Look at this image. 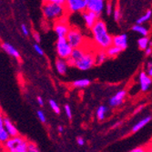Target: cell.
<instances>
[{
    "label": "cell",
    "mask_w": 152,
    "mask_h": 152,
    "mask_svg": "<svg viewBox=\"0 0 152 152\" xmlns=\"http://www.w3.org/2000/svg\"><path fill=\"white\" fill-rule=\"evenodd\" d=\"M93 39L96 45L100 49L106 50L113 45V37L107 32V26L102 20H98L91 28Z\"/></svg>",
    "instance_id": "obj_1"
},
{
    "label": "cell",
    "mask_w": 152,
    "mask_h": 152,
    "mask_svg": "<svg viewBox=\"0 0 152 152\" xmlns=\"http://www.w3.org/2000/svg\"><path fill=\"white\" fill-rule=\"evenodd\" d=\"M66 7L64 5L56 4L44 1V4L42 6V12L46 19L48 20H57L63 17Z\"/></svg>",
    "instance_id": "obj_2"
},
{
    "label": "cell",
    "mask_w": 152,
    "mask_h": 152,
    "mask_svg": "<svg viewBox=\"0 0 152 152\" xmlns=\"http://www.w3.org/2000/svg\"><path fill=\"white\" fill-rule=\"evenodd\" d=\"M4 147L10 152H26L28 142L24 140L22 137L16 136L11 137L8 140L4 143Z\"/></svg>",
    "instance_id": "obj_3"
},
{
    "label": "cell",
    "mask_w": 152,
    "mask_h": 152,
    "mask_svg": "<svg viewBox=\"0 0 152 152\" xmlns=\"http://www.w3.org/2000/svg\"><path fill=\"white\" fill-rule=\"evenodd\" d=\"M96 55L92 51H86L83 56L75 61L74 66L80 70H88L91 68L94 65H96Z\"/></svg>",
    "instance_id": "obj_4"
},
{
    "label": "cell",
    "mask_w": 152,
    "mask_h": 152,
    "mask_svg": "<svg viewBox=\"0 0 152 152\" xmlns=\"http://www.w3.org/2000/svg\"><path fill=\"white\" fill-rule=\"evenodd\" d=\"M73 47L68 43L66 37H59L57 41V53L58 57L64 59H67L71 56Z\"/></svg>",
    "instance_id": "obj_5"
},
{
    "label": "cell",
    "mask_w": 152,
    "mask_h": 152,
    "mask_svg": "<svg viewBox=\"0 0 152 152\" xmlns=\"http://www.w3.org/2000/svg\"><path fill=\"white\" fill-rule=\"evenodd\" d=\"M66 39L73 48H80L84 44V37L81 34V32L77 28H70L66 35Z\"/></svg>",
    "instance_id": "obj_6"
},
{
    "label": "cell",
    "mask_w": 152,
    "mask_h": 152,
    "mask_svg": "<svg viewBox=\"0 0 152 152\" xmlns=\"http://www.w3.org/2000/svg\"><path fill=\"white\" fill-rule=\"evenodd\" d=\"M66 8L71 12H84L87 10L88 0H66Z\"/></svg>",
    "instance_id": "obj_7"
},
{
    "label": "cell",
    "mask_w": 152,
    "mask_h": 152,
    "mask_svg": "<svg viewBox=\"0 0 152 152\" xmlns=\"http://www.w3.org/2000/svg\"><path fill=\"white\" fill-rule=\"evenodd\" d=\"M82 16L83 18L85 20L86 26L88 27V28H92L93 26L96 24V22L99 20V15L96 13L90 11V10H86L84 12H82Z\"/></svg>",
    "instance_id": "obj_8"
},
{
    "label": "cell",
    "mask_w": 152,
    "mask_h": 152,
    "mask_svg": "<svg viewBox=\"0 0 152 152\" xmlns=\"http://www.w3.org/2000/svg\"><path fill=\"white\" fill-rule=\"evenodd\" d=\"M105 7V0H88L87 10L93 11L99 16Z\"/></svg>",
    "instance_id": "obj_9"
},
{
    "label": "cell",
    "mask_w": 152,
    "mask_h": 152,
    "mask_svg": "<svg viewBox=\"0 0 152 152\" xmlns=\"http://www.w3.org/2000/svg\"><path fill=\"white\" fill-rule=\"evenodd\" d=\"M113 45L120 48L122 50L126 49L128 47V37L126 34H120L113 37Z\"/></svg>",
    "instance_id": "obj_10"
},
{
    "label": "cell",
    "mask_w": 152,
    "mask_h": 152,
    "mask_svg": "<svg viewBox=\"0 0 152 152\" xmlns=\"http://www.w3.org/2000/svg\"><path fill=\"white\" fill-rule=\"evenodd\" d=\"M140 84L141 90L142 91H147L149 88V87L151 86V84H152L151 77L148 74L142 71L140 74Z\"/></svg>",
    "instance_id": "obj_11"
},
{
    "label": "cell",
    "mask_w": 152,
    "mask_h": 152,
    "mask_svg": "<svg viewBox=\"0 0 152 152\" xmlns=\"http://www.w3.org/2000/svg\"><path fill=\"white\" fill-rule=\"evenodd\" d=\"M126 91L125 90H120L117 94H115L111 99H109V105L111 107H117L122 104L124 99L126 96Z\"/></svg>",
    "instance_id": "obj_12"
},
{
    "label": "cell",
    "mask_w": 152,
    "mask_h": 152,
    "mask_svg": "<svg viewBox=\"0 0 152 152\" xmlns=\"http://www.w3.org/2000/svg\"><path fill=\"white\" fill-rule=\"evenodd\" d=\"M69 29L70 28L67 26V25L63 22H57L54 26V30L58 37H66Z\"/></svg>",
    "instance_id": "obj_13"
},
{
    "label": "cell",
    "mask_w": 152,
    "mask_h": 152,
    "mask_svg": "<svg viewBox=\"0 0 152 152\" xmlns=\"http://www.w3.org/2000/svg\"><path fill=\"white\" fill-rule=\"evenodd\" d=\"M67 66H68V64L66 62V59L59 58L58 59L56 60V67H57V71L58 72V74L66 75Z\"/></svg>",
    "instance_id": "obj_14"
},
{
    "label": "cell",
    "mask_w": 152,
    "mask_h": 152,
    "mask_svg": "<svg viewBox=\"0 0 152 152\" xmlns=\"http://www.w3.org/2000/svg\"><path fill=\"white\" fill-rule=\"evenodd\" d=\"M4 125H5V129L8 131L11 137L18 136V130L7 118H4Z\"/></svg>",
    "instance_id": "obj_15"
},
{
    "label": "cell",
    "mask_w": 152,
    "mask_h": 152,
    "mask_svg": "<svg viewBox=\"0 0 152 152\" xmlns=\"http://www.w3.org/2000/svg\"><path fill=\"white\" fill-rule=\"evenodd\" d=\"M2 48H3L8 55L12 56L13 58H18V59L20 58V54H19V52H18L15 48H14L12 45H10V44H8V43H3V44H2Z\"/></svg>",
    "instance_id": "obj_16"
},
{
    "label": "cell",
    "mask_w": 152,
    "mask_h": 152,
    "mask_svg": "<svg viewBox=\"0 0 152 152\" xmlns=\"http://www.w3.org/2000/svg\"><path fill=\"white\" fill-rule=\"evenodd\" d=\"M150 120H151V116H148V117L144 118L143 119H141L140 121H139L137 124H135L134 127L132 128V132H133V133H136V132H137L139 130H140L142 128H144V127L147 125V124H148Z\"/></svg>",
    "instance_id": "obj_17"
},
{
    "label": "cell",
    "mask_w": 152,
    "mask_h": 152,
    "mask_svg": "<svg viewBox=\"0 0 152 152\" xmlns=\"http://www.w3.org/2000/svg\"><path fill=\"white\" fill-rule=\"evenodd\" d=\"M121 51H122V49L120 48H118L117 46H114V45L110 46L109 48H107L106 49V52L107 54L108 58H116Z\"/></svg>",
    "instance_id": "obj_18"
},
{
    "label": "cell",
    "mask_w": 152,
    "mask_h": 152,
    "mask_svg": "<svg viewBox=\"0 0 152 152\" xmlns=\"http://www.w3.org/2000/svg\"><path fill=\"white\" fill-rule=\"evenodd\" d=\"M107 58V54L106 51H104V49H101L100 51H99L98 53L96 54V65H100L102 64Z\"/></svg>",
    "instance_id": "obj_19"
},
{
    "label": "cell",
    "mask_w": 152,
    "mask_h": 152,
    "mask_svg": "<svg viewBox=\"0 0 152 152\" xmlns=\"http://www.w3.org/2000/svg\"><path fill=\"white\" fill-rule=\"evenodd\" d=\"M132 30L137 32V33H139L144 37H148V30L146 28L145 26H141L140 24H136L135 26H132Z\"/></svg>",
    "instance_id": "obj_20"
},
{
    "label": "cell",
    "mask_w": 152,
    "mask_h": 152,
    "mask_svg": "<svg viewBox=\"0 0 152 152\" xmlns=\"http://www.w3.org/2000/svg\"><path fill=\"white\" fill-rule=\"evenodd\" d=\"M90 84V80L87 79V78H83V79H78V80H75L72 85L75 88H86L88 86H89Z\"/></svg>",
    "instance_id": "obj_21"
},
{
    "label": "cell",
    "mask_w": 152,
    "mask_h": 152,
    "mask_svg": "<svg viewBox=\"0 0 152 152\" xmlns=\"http://www.w3.org/2000/svg\"><path fill=\"white\" fill-rule=\"evenodd\" d=\"M137 45H139L140 49L145 50L148 47V45H149V39H148V37L143 36L141 38H140L139 40H137Z\"/></svg>",
    "instance_id": "obj_22"
},
{
    "label": "cell",
    "mask_w": 152,
    "mask_h": 152,
    "mask_svg": "<svg viewBox=\"0 0 152 152\" xmlns=\"http://www.w3.org/2000/svg\"><path fill=\"white\" fill-rule=\"evenodd\" d=\"M11 137L10 134L8 133V131L4 128H0V141L1 143H5L7 140H8Z\"/></svg>",
    "instance_id": "obj_23"
},
{
    "label": "cell",
    "mask_w": 152,
    "mask_h": 152,
    "mask_svg": "<svg viewBox=\"0 0 152 152\" xmlns=\"http://www.w3.org/2000/svg\"><path fill=\"white\" fill-rule=\"evenodd\" d=\"M151 17H152V11L148 10L143 16H141L139 19L137 20V24H143V23L147 22L148 20H149Z\"/></svg>",
    "instance_id": "obj_24"
},
{
    "label": "cell",
    "mask_w": 152,
    "mask_h": 152,
    "mask_svg": "<svg viewBox=\"0 0 152 152\" xmlns=\"http://www.w3.org/2000/svg\"><path fill=\"white\" fill-rule=\"evenodd\" d=\"M107 108L105 106H100L98 110H96V117H98L99 120H103L105 118V114L107 112Z\"/></svg>",
    "instance_id": "obj_25"
},
{
    "label": "cell",
    "mask_w": 152,
    "mask_h": 152,
    "mask_svg": "<svg viewBox=\"0 0 152 152\" xmlns=\"http://www.w3.org/2000/svg\"><path fill=\"white\" fill-rule=\"evenodd\" d=\"M49 105H50L51 108L54 110V112H56L57 114L60 113V108H59V107H58V105L57 104L56 101H54L53 99H50L49 100Z\"/></svg>",
    "instance_id": "obj_26"
},
{
    "label": "cell",
    "mask_w": 152,
    "mask_h": 152,
    "mask_svg": "<svg viewBox=\"0 0 152 152\" xmlns=\"http://www.w3.org/2000/svg\"><path fill=\"white\" fill-rule=\"evenodd\" d=\"M27 151L28 152H38V148H37V146L34 143L29 142L28 147H27Z\"/></svg>",
    "instance_id": "obj_27"
},
{
    "label": "cell",
    "mask_w": 152,
    "mask_h": 152,
    "mask_svg": "<svg viewBox=\"0 0 152 152\" xmlns=\"http://www.w3.org/2000/svg\"><path fill=\"white\" fill-rule=\"evenodd\" d=\"M37 117H38V118L40 119L41 122H43V123L46 122L47 119H46V116H45V114H44L43 111H41V110H38V111H37Z\"/></svg>",
    "instance_id": "obj_28"
},
{
    "label": "cell",
    "mask_w": 152,
    "mask_h": 152,
    "mask_svg": "<svg viewBox=\"0 0 152 152\" xmlns=\"http://www.w3.org/2000/svg\"><path fill=\"white\" fill-rule=\"evenodd\" d=\"M65 111H66V114L67 118L71 119V118H72V112H71V108H70V107L68 106V105H66V106H65Z\"/></svg>",
    "instance_id": "obj_29"
},
{
    "label": "cell",
    "mask_w": 152,
    "mask_h": 152,
    "mask_svg": "<svg viewBox=\"0 0 152 152\" xmlns=\"http://www.w3.org/2000/svg\"><path fill=\"white\" fill-rule=\"evenodd\" d=\"M34 49H35V51L38 54V55H40V56H43L44 55V50L41 48L37 44H35L34 45Z\"/></svg>",
    "instance_id": "obj_30"
},
{
    "label": "cell",
    "mask_w": 152,
    "mask_h": 152,
    "mask_svg": "<svg viewBox=\"0 0 152 152\" xmlns=\"http://www.w3.org/2000/svg\"><path fill=\"white\" fill-rule=\"evenodd\" d=\"M106 11H107V15H111L112 13V4L110 3L109 1L107 3V6H106Z\"/></svg>",
    "instance_id": "obj_31"
},
{
    "label": "cell",
    "mask_w": 152,
    "mask_h": 152,
    "mask_svg": "<svg viewBox=\"0 0 152 152\" xmlns=\"http://www.w3.org/2000/svg\"><path fill=\"white\" fill-rule=\"evenodd\" d=\"M44 1L51 2V3H56V4H60V5H64V6L66 4V0H44Z\"/></svg>",
    "instance_id": "obj_32"
},
{
    "label": "cell",
    "mask_w": 152,
    "mask_h": 152,
    "mask_svg": "<svg viewBox=\"0 0 152 152\" xmlns=\"http://www.w3.org/2000/svg\"><path fill=\"white\" fill-rule=\"evenodd\" d=\"M120 11H119V9H115V11H114V19H115V21H118L119 20V18H120Z\"/></svg>",
    "instance_id": "obj_33"
},
{
    "label": "cell",
    "mask_w": 152,
    "mask_h": 152,
    "mask_svg": "<svg viewBox=\"0 0 152 152\" xmlns=\"http://www.w3.org/2000/svg\"><path fill=\"white\" fill-rule=\"evenodd\" d=\"M21 30H22V32H23V34L25 36H28L29 32H28V29H27V27L26 26V25H22L21 26Z\"/></svg>",
    "instance_id": "obj_34"
},
{
    "label": "cell",
    "mask_w": 152,
    "mask_h": 152,
    "mask_svg": "<svg viewBox=\"0 0 152 152\" xmlns=\"http://www.w3.org/2000/svg\"><path fill=\"white\" fill-rule=\"evenodd\" d=\"M33 37H34V39L36 40V42H37V43H39V42H40V36H39V34H38L37 32H35V31H34Z\"/></svg>",
    "instance_id": "obj_35"
},
{
    "label": "cell",
    "mask_w": 152,
    "mask_h": 152,
    "mask_svg": "<svg viewBox=\"0 0 152 152\" xmlns=\"http://www.w3.org/2000/svg\"><path fill=\"white\" fill-rule=\"evenodd\" d=\"M77 143L79 145V146H84L85 144V140L82 139V137H77Z\"/></svg>",
    "instance_id": "obj_36"
},
{
    "label": "cell",
    "mask_w": 152,
    "mask_h": 152,
    "mask_svg": "<svg viewBox=\"0 0 152 152\" xmlns=\"http://www.w3.org/2000/svg\"><path fill=\"white\" fill-rule=\"evenodd\" d=\"M131 151H132V152H144V151H146V149L143 148L142 147H140V148H137L132 149Z\"/></svg>",
    "instance_id": "obj_37"
},
{
    "label": "cell",
    "mask_w": 152,
    "mask_h": 152,
    "mask_svg": "<svg viewBox=\"0 0 152 152\" xmlns=\"http://www.w3.org/2000/svg\"><path fill=\"white\" fill-rule=\"evenodd\" d=\"M145 53H146L147 56H149V55L152 53V48H151V47H148V48L145 49Z\"/></svg>",
    "instance_id": "obj_38"
},
{
    "label": "cell",
    "mask_w": 152,
    "mask_h": 152,
    "mask_svg": "<svg viewBox=\"0 0 152 152\" xmlns=\"http://www.w3.org/2000/svg\"><path fill=\"white\" fill-rule=\"evenodd\" d=\"M37 102H38V104L40 106H43L44 105V101H43V99H42V98H41V96H37Z\"/></svg>",
    "instance_id": "obj_39"
},
{
    "label": "cell",
    "mask_w": 152,
    "mask_h": 152,
    "mask_svg": "<svg viewBox=\"0 0 152 152\" xmlns=\"http://www.w3.org/2000/svg\"><path fill=\"white\" fill-rule=\"evenodd\" d=\"M148 74L152 77V66L148 68Z\"/></svg>",
    "instance_id": "obj_40"
},
{
    "label": "cell",
    "mask_w": 152,
    "mask_h": 152,
    "mask_svg": "<svg viewBox=\"0 0 152 152\" xmlns=\"http://www.w3.org/2000/svg\"><path fill=\"white\" fill-rule=\"evenodd\" d=\"M142 108H143V106H140V107L139 108H137V109H136L135 113H137V112H140V110H141Z\"/></svg>",
    "instance_id": "obj_41"
},
{
    "label": "cell",
    "mask_w": 152,
    "mask_h": 152,
    "mask_svg": "<svg viewBox=\"0 0 152 152\" xmlns=\"http://www.w3.org/2000/svg\"><path fill=\"white\" fill-rule=\"evenodd\" d=\"M58 132H62V131L64 130V129H63L62 126H59V127L58 128Z\"/></svg>",
    "instance_id": "obj_42"
},
{
    "label": "cell",
    "mask_w": 152,
    "mask_h": 152,
    "mask_svg": "<svg viewBox=\"0 0 152 152\" xmlns=\"http://www.w3.org/2000/svg\"><path fill=\"white\" fill-rule=\"evenodd\" d=\"M150 151H152V143H151V146H150V148H149Z\"/></svg>",
    "instance_id": "obj_43"
}]
</instances>
